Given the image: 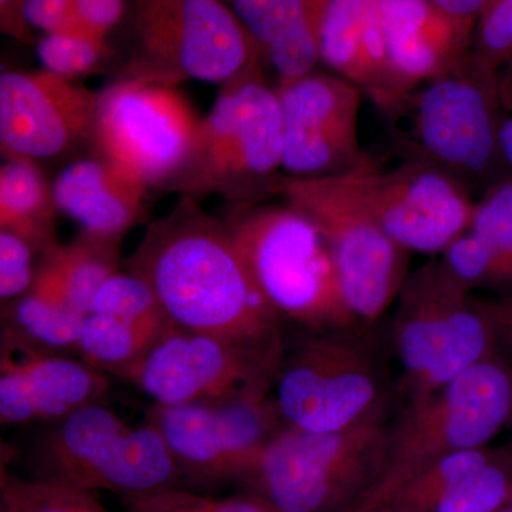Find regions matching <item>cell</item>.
I'll list each match as a JSON object with an SVG mask.
<instances>
[{"label": "cell", "mask_w": 512, "mask_h": 512, "mask_svg": "<svg viewBox=\"0 0 512 512\" xmlns=\"http://www.w3.org/2000/svg\"><path fill=\"white\" fill-rule=\"evenodd\" d=\"M512 447V446H511Z\"/></svg>", "instance_id": "cell-46"}, {"label": "cell", "mask_w": 512, "mask_h": 512, "mask_svg": "<svg viewBox=\"0 0 512 512\" xmlns=\"http://www.w3.org/2000/svg\"><path fill=\"white\" fill-rule=\"evenodd\" d=\"M500 86V147L512 175V62L498 69Z\"/></svg>", "instance_id": "cell-39"}, {"label": "cell", "mask_w": 512, "mask_h": 512, "mask_svg": "<svg viewBox=\"0 0 512 512\" xmlns=\"http://www.w3.org/2000/svg\"><path fill=\"white\" fill-rule=\"evenodd\" d=\"M275 387L285 423L312 433L348 429L383 404L372 355L333 333L302 340L284 353Z\"/></svg>", "instance_id": "cell-14"}, {"label": "cell", "mask_w": 512, "mask_h": 512, "mask_svg": "<svg viewBox=\"0 0 512 512\" xmlns=\"http://www.w3.org/2000/svg\"><path fill=\"white\" fill-rule=\"evenodd\" d=\"M497 512H512V503L505 505V507L501 508V510H498Z\"/></svg>", "instance_id": "cell-43"}, {"label": "cell", "mask_w": 512, "mask_h": 512, "mask_svg": "<svg viewBox=\"0 0 512 512\" xmlns=\"http://www.w3.org/2000/svg\"><path fill=\"white\" fill-rule=\"evenodd\" d=\"M147 423L156 427L184 483H235L242 471L288 427L275 400L154 404Z\"/></svg>", "instance_id": "cell-15"}, {"label": "cell", "mask_w": 512, "mask_h": 512, "mask_svg": "<svg viewBox=\"0 0 512 512\" xmlns=\"http://www.w3.org/2000/svg\"><path fill=\"white\" fill-rule=\"evenodd\" d=\"M90 313L157 332L173 328L156 293L133 274L113 276L97 293Z\"/></svg>", "instance_id": "cell-29"}, {"label": "cell", "mask_w": 512, "mask_h": 512, "mask_svg": "<svg viewBox=\"0 0 512 512\" xmlns=\"http://www.w3.org/2000/svg\"><path fill=\"white\" fill-rule=\"evenodd\" d=\"M473 52L495 70L512 62V0H494L477 20Z\"/></svg>", "instance_id": "cell-34"}, {"label": "cell", "mask_w": 512, "mask_h": 512, "mask_svg": "<svg viewBox=\"0 0 512 512\" xmlns=\"http://www.w3.org/2000/svg\"><path fill=\"white\" fill-rule=\"evenodd\" d=\"M380 3L382 0H329L320 63L355 84L386 116L407 92L387 57Z\"/></svg>", "instance_id": "cell-20"}, {"label": "cell", "mask_w": 512, "mask_h": 512, "mask_svg": "<svg viewBox=\"0 0 512 512\" xmlns=\"http://www.w3.org/2000/svg\"><path fill=\"white\" fill-rule=\"evenodd\" d=\"M474 305L487 319L498 348L512 353V295L495 298H474Z\"/></svg>", "instance_id": "cell-38"}, {"label": "cell", "mask_w": 512, "mask_h": 512, "mask_svg": "<svg viewBox=\"0 0 512 512\" xmlns=\"http://www.w3.org/2000/svg\"><path fill=\"white\" fill-rule=\"evenodd\" d=\"M278 194L322 232L356 319H379L406 281L409 252L384 234L339 177L302 180L285 175Z\"/></svg>", "instance_id": "cell-10"}, {"label": "cell", "mask_w": 512, "mask_h": 512, "mask_svg": "<svg viewBox=\"0 0 512 512\" xmlns=\"http://www.w3.org/2000/svg\"><path fill=\"white\" fill-rule=\"evenodd\" d=\"M284 353L173 326L124 379L164 406L264 399Z\"/></svg>", "instance_id": "cell-13"}, {"label": "cell", "mask_w": 512, "mask_h": 512, "mask_svg": "<svg viewBox=\"0 0 512 512\" xmlns=\"http://www.w3.org/2000/svg\"><path fill=\"white\" fill-rule=\"evenodd\" d=\"M224 2H229V0H224Z\"/></svg>", "instance_id": "cell-45"}, {"label": "cell", "mask_w": 512, "mask_h": 512, "mask_svg": "<svg viewBox=\"0 0 512 512\" xmlns=\"http://www.w3.org/2000/svg\"><path fill=\"white\" fill-rule=\"evenodd\" d=\"M380 19L390 66L407 93L447 73L473 50V26L427 0H382Z\"/></svg>", "instance_id": "cell-19"}, {"label": "cell", "mask_w": 512, "mask_h": 512, "mask_svg": "<svg viewBox=\"0 0 512 512\" xmlns=\"http://www.w3.org/2000/svg\"><path fill=\"white\" fill-rule=\"evenodd\" d=\"M121 239L80 231L70 244L40 255L36 278L42 279L73 309L89 315L94 298L120 274Z\"/></svg>", "instance_id": "cell-22"}, {"label": "cell", "mask_w": 512, "mask_h": 512, "mask_svg": "<svg viewBox=\"0 0 512 512\" xmlns=\"http://www.w3.org/2000/svg\"><path fill=\"white\" fill-rule=\"evenodd\" d=\"M282 171L281 104L258 62L222 84L183 167L165 191L195 201L220 195L234 205L258 204L278 194Z\"/></svg>", "instance_id": "cell-3"}, {"label": "cell", "mask_w": 512, "mask_h": 512, "mask_svg": "<svg viewBox=\"0 0 512 512\" xmlns=\"http://www.w3.org/2000/svg\"><path fill=\"white\" fill-rule=\"evenodd\" d=\"M0 353L2 426L59 423L101 403L109 390L107 375L83 360L37 349L3 333Z\"/></svg>", "instance_id": "cell-18"}, {"label": "cell", "mask_w": 512, "mask_h": 512, "mask_svg": "<svg viewBox=\"0 0 512 512\" xmlns=\"http://www.w3.org/2000/svg\"><path fill=\"white\" fill-rule=\"evenodd\" d=\"M86 315L42 286L3 305V335L49 352H77Z\"/></svg>", "instance_id": "cell-24"}, {"label": "cell", "mask_w": 512, "mask_h": 512, "mask_svg": "<svg viewBox=\"0 0 512 512\" xmlns=\"http://www.w3.org/2000/svg\"><path fill=\"white\" fill-rule=\"evenodd\" d=\"M396 299L394 340L409 404L497 356L500 348L487 319L441 259L407 275Z\"/></svg>", "instance_id": "cell-8"}, {"label": "cell", "mask_w": 512, "mask_h": 512, "mask_svg": "<svg viewBox=\"0 0 512 512\" xmlns=\"http://www.w3.org/2000/svg\"><path fill=\"white\" fill-rule=\"evenodd\" d=\"M284 119V173L333 178L355 170L365 157L359 144L362 92L335 73L312 72L279 80Z\"/></svg>", "instance_id": "cell-16"}, {"label": "cell", "mask_w": 512, "mask_h": 512, "mask_svg": "<svg viewBox=\"0 0 512 512\" xmlns=\"http://www.w3.org/2000/svg\"><path fill=\"white\" fill-rule=\"evenodd\" d=\"M345 512H399L392 505L384 504H360L352 510Z\"/></svg>", "instance_id": "cell-42"}, {"label": "cell", "mask_w": 512, "mask_h": 512, "mask_svg": "<svg viewBox=\"0 0 512 512\" xmlns=\"http://www.w3.org/2000/svg\"><path fill=\"white\" fill-rule=\"evenodd\" d=\"M470 229L494 255L504 284L512 282V175L494 184L474 205Z\"/></svg>", "instance_id": "cell-30"}, {"label": "cell", "mask_w": 512, "mask_h": 512, "mask_svg": "<svg viewBox=\"0 0 512 512\" xmlns=\"http://www.w3.org/2000/svg\"><path fill=\"white\" fill-rule=\"evenodd\" d=\"M35 248L19 235L0 231V299L8 303L25 295L35 282Z\"/></svg>", "instance_id": "cell-35"}, {"label": "cell", "mask_w": 512, "mask_h": 512, "mask_svg": "<svg viewBox=\"0 0 512 512\" xmlns=\"http://www.w3.org/2000/svg\"><path fill=\"white\" fill-rule=\"evenodd\" d=\"M25 20L30 29L40 30L43 35L79 25L73 0H26Z\"/></svg>", "instance_id": "cell-37"}, {"label": "cell", "mask_w": 512, "mask_h": 512, "mask_svg": "<svg viewBox=\"0 0 512 512\" xmlns=\"http://www.w3.org/2000/svg\"><path fill=\"white\" fill-rule=\"evenodd\" d=\"M512 503V447L458 481L429 512H497Z\"/></svg>", "instance_id": "cell-28"}, {"label": "cell", "mask_w": 512, "mask_h": 512, "mask_svg": "<svg viewBox=\"0 0 512 512\" xmlns=\"http://www.w3.org/2000/svg\"><path fill=\"white\" fill-rule=\"evenodd\" d=\"M57 212L53 185L40 164L5 158L0 167V231L19 235L43 255L60 244Z\"/></svg>", "instance_id": "cell-23"}, {"label": "cell", "mask_w": 512, "mask_h": 512, "mask_svg": "<svg viewBox=\"0 0 512 512\" xmlns=\"http://www.w3.org/2000/svg\"><path fill=\"white\" fill-rule=\"evenodd\" d=\"M0 512H12L6 505L0 504Z\"/></svg>", "instance_id": "cell-44"}, {"label": "cell", "mask_w": 512, "mask_h": 512, "mask_svg": "<svg viewBox=\"0 0 512 512\" xmlns=\"http://www.w3.org/2000/svg\"><path fill=\"white\" fill-rule=\"evenodd\" d=\"M227 222L252 278L282 316L313 330L355 322L335 259L315 222L292 205H234Z\"/></svg>", "instance_id": "cell-5"}, {"label": "cell", "mask_w": 512, "mask_h": 512, "mask_svg": "<svg viewBox=\"0 0 512 512\" xmlns=\"http://www.w3.org/2000/svg\"><path fill=\"white\" fill-rule=\"evenodd\" d=\"M394 150L433 165L468 191L484 194L510 177L500 147L498 70L473 50L386 114Z\"/></svg>", "instance_id": "cell-2"}, {"label": "cell", "mask_w": 512, "mask_h": 512, "mask_svg": "<svg viewBox=\"0 0 512 512\" xmlns=\"http://www.w3.org/2000/svg\"><path fill=\"white\" fill-rule=\"evenodd\" d=\"M312 0H229V6L242 23L258 50L268 46L301 16Z\"/></svg>", "instance_id": "cell-32"}, {"label": "cell", "mask_w": 512, "mask_h": 512, "mask_svg": "<svg viewBox=\"0 0 512 512\" xmlns=\"http://www.w3.org/2000/svg\"><path fill=\"white\" fill-rule=\"evenodd\" d=\"M56 207L82 231L121 239L146 218L153 190L116 164L90 151L53 181Z\"/></svg>", "instance_id": "cell-21"}, {"label": "cell", "mask_w": 512, "mask_h": 512, "mask_svg": "<svg viewBox=\"0 0 512 512\" xmlns=\"http://www.w3.org/2000/svg\"><path fill=\"white\" fill-rule=\"evenodd\" d=\"M26 0H0V30L22 43H33V30L25 20Z\"/></svg>", "instance_id": "cell-40"}, {"label": "cell", "mask_w": 512, "mask_h": 512, "mask_svg": "<svg viewBox=\"0 0 512 512\" xmlns=\"http://www.w3.org/2000/svg\"><path fill=\"white\" fill-rule=\"evenodd\" d=\"M39 477L121 500L183 487V476L163 437L150 423L128 426L101 403L73 413L43 437Z\"/></svg>", "instance_id": "cell-9"}, {"label": "cell", "mask_w": 512, "mask_h": 512, "mask_svg": "<svg viewBox=\"0 0 512 512\" xmlns=\"http://www.w3.org/2000/svg\"><path fill=\"white\" fill-rule=\"evenodd\" d=\"M127 512H284L261 495L242 491L229 497H211L171 488L123 501Z\"/></svg>", "instance_id": "cell-31"}, {"label": "cell", "mask_w": 512, "mask_h": 512, "mask_svg": "<svg viewBox=\"0 0 512 512\" xmlns=\"http://www.w3.org/2000/svg\"><path fill=\"white\" fill-rule=\"evenodd\" d=\"M443 264L468 291L480 286L504 284L500 268L487 245L468 229L443 252Z\"/></svg>", "instance_id": "cell-33"}, {"label": "cell", "mask_w": 512, "mask_h": 512, "mask_svg": "<svg viewBox=\"0 0 512 512\" xmlns=\"http://www.w3.org/2000/svg\"><path fill=\"white\" fill-rule=\"evenodd\" d=\"M448 16L476 28L477 20L494 0H427Z\"/></svg>", "instance_id": "cell-41"}, {"label": "cell", "mask_w": 512, "mask_h": 512, "mask_svg": "<svg viewBox=\"0 0 512 512\" xmlns=\"http://www.w3.org/2000/svg\"><path fill=\"white\" fill-rule=\"evenodd\" d=\"M99 93L47 72L0 74V150L3 158L57 160L90 150Z\"/></svg>", "instance_id": "cell-17"}, {"label": "cell", "mask_w": 512, "mask_h": 512, "mask_svg": "<svg viewBox=\"0 0 512 512\" xmlns=\"http://www.w3.org/2000/svg\"><path fill=\"white\" fill-rule=\"evenodd\" d=\"M0 504L12 512H111L96 491L49 478L26 480L2 467Z\"/></svg>", "instance_id": "cell-27"}, {"label": "cell", "mask_w": 512, "mask_h": 512, "mask_svg": "<svg viewBox=\"0 0 512 512\" xmlns=\"http://www.w3.org/2000/svg\"><path fill=\"white\" fill-rule=\"evenodd\" d=\"M200 121L177 87L116 80L99 92L89 151L151 190L165 191L183 167Z\"/></svg>", "instance_id": "cell-12"}, {"label": "cell", "mask_w": 512, "mask_h": 512, "mask_svg": "<svg viewBox=\"0 0 512 512\" xmlns=\"http://www.w3.org/2000/svg\"><path fill=\"white\" fill-rule=\"evenodd\" d=\"M36 55L42 69L69 80L116 69L117 53L109 37L82 25L62 32L45 33L36 42Z\"/></svg>", "instance_id": "cell-26"}, {"label": "cell", "mask_w": 512, "mask_h": 512, "mask_svg": "<svg viewBox=\"0 0 512 512\" xmlns=\"http://www.w3.org/2000/svg\"><path fill=\"white\" fill-rule=\"evenodd\" d=\"M394 151L399 163L365 153L355 170L339 178L394 244L441 254L470 228L476 201L456 178Z\"/></svg>", "instance_id": "cell-11"}, {"label": "cell", "mask_w": 512, "mask_h": 512, "mask_svg": "<svg viewBox=\"0 0 512 512\" xmlns=\"http://www.w3.org/2000/svg\"><path fill=\"white\" fill-rule=\"evenodd\" d=\"M164 333L89 313L84 318L76 353L104 375L124 379Z\"/></svg>", "instance_id": "cell-25"}, {"label": "cell", "mask_w": 512, "mask_h": 512, "mask_svg": "<svg viewBox=\"0 0 512 512\" xmlns=\"http://www.w3.org/2000/svg\"><path fill=\"white\" fill-rule=\"evenodd\" d=\"M510 421L512 369L497 355L407 406L389 430L382 478L363 504L386 503L404 483L440 458L487 447Z\"/></svg>", "instance_id": "cell-7"}, {"label": "cell", "mask_w": 512, "mask_h": 512, "mask_svg": "<svg viewBox=\"0 0 512 512\" xmlns=\"http://www.w3.org/2000/svg\"><path fill=\"white\" fill-rule=\"evenodd\" d=\"M389 427L380 404L348 429L286 427L235 480L284 512H345L365 503L382 478Z\"/></svg>", "instance_id": "cell-4"}, {"label": "cell", "mask_w": 512, "mask_h": 512, "mask_svg": "<svg viewBox=\"0 0 512 512\" xmlns=\"http://www.w3.org/2000/svg\"><path fill=\"white\" fill-rule=\"evenodd\" d=\"M258 62L251 36L224 0H131V43L114 74L174 87L224 84Z\"/></svg>", "instance_id": "cell-6"}, {"label": "cell", "mask_w": 512, "mask_h": 512, "mask_svg": "<svg viewBox=\"0 0 512 512\" xmlns=\"http://www.w3.org/2000/svg\"><path fill=\"white\" fill-rule=\"evenodd\" d=\"M73 8L79 25L109 37L126 16L127 0H73Z\"/></svg>", "instance_id": "cell-36"}, {"label": "cell", "mask_w": 512, "mask_h": 512, "mask_svg": "<svg viewBox=\"0 0 512 512\" xmlns=\"http://www.w3.org/2000/svg\"><path fill=\"white\" fill-rule=\"evenodd\" d=\"M156 293L174 328L284 353L282 316L249 272L227 222L180 197L148 225L126 261Z\"/></svg>", "instance_id": "cell-1"}]
</instances>
